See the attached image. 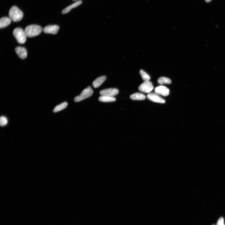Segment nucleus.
<instances>
[{"instance_id": "nucleus-19", "label": "nucleus", "mask_w": 225, "mask_h": 225, "mask_svg": "<svg viewBox=\"0 0 225 225\" xmlns=\"http://www.w3.org/2000/svg\"><path fill=\"white\" fill-rule=\"evenodd\" d=\"M8 122V119L6 117L2 116L0 118V125L1 126L6 125Z\"/></svg>"}, {"instance_id": "nucleus-3", "label": "nucleus", "mask_w": 225, "mask_h": 225, "mask_svg": "<svg viewBox=\"0 0 225 225\" xmlns=\"http://www.w3.org/2000/svg\"><path fill=\"white\" fill-rule=\"evenodd\" d=\"M13 34L19 43L23 44L26 42L27 37L25 31L21 28H16L13 31Z\"/></svg>"}, {"instance_id": "nucleus-9", "label": "nucleus", "mask_w": 225, "mask_h": 225, "mask_svg": "<svg viewBox=\"0 0 225 225\" xmlns=\"http://www.w3.org/2000/svg\"><path fill=\"white\" fill-rule=\"evenodd\" d=\"M60 27L58 26L49 25L45 27L43 29V31L46 33L55 35L58 32Z\"/></svg>"}, {"instance_id": "nucleus-5", "label": "nucleus", "mask_w": 225, "mask_h": 225, "mask_svg": "<svg viewBox=\"0 0 225 225\" xmlns=\"http://www.w3.org/2000/svg\"><path fill=\"white\" fill-rule=\"evenodd\" d=\"M154 88L152 84L149 81H144L139 86L138 89L142 92L149 93Z\"/></svg>"}, {"instance_id": "nucleus-15", "label": "nucleus", "mask_w": 225, "mask_h": 225, "mask_svg": "<svg viewBox=\"0 0 225 225\" xmlns=\"http://www.w3.org/2000/svg\"><path fill=\"white\" fill-rule=\"evenodd\" d=\"M99 101L104 102H112L116 101V99L114 97L101 96L99 99Z\"/></svg>"}, {"instance_id": "nucleus-18", "label": "nucleus", "mask_w": 225, "mask_h": 225, "mask_svg": "<svg viewBox=\"0 0 225 225\" xmlns=\"http://www.w3.org/2000/svg\"><path fill=\"white\" fill-rule=\"evenodd\" d=\"M140 73L141 77L144 81H150V76L144 70H141L140 71Z\"/></svg>"}, {"instance_id": "nucleus-17", "label": "nucleus", "mask_w": 225, "mask_h": 225, "mask_svg": "<svg viewBox=\"0 0 225 225\" xmlns=\"http://www.w3.org/2000/svg\"><path fill=\"white\" fill-rule=\"evenodd\" d=\"M67 103L65 102L57 105L54 109L53 112L55 113L59 112L65 109L67 106Z\"/></svg>"}, {"instance_id": "nucleus-6", "label": "nucleus", "mask_w": 225, "mask_h": 225, "mask_svg": "<svg viewBox=\"0 0 225 225\" xmlns=\"http://www.w3.org/2000/svg\"><path fill=\"white\" fill-rule=\"evenodd\" d=\"M119 92V90L117 89L110 88L101 90L100 92V94L104 96L114 97L117 95Z\"/></svg>"}, {"instance_id": "nucleus-20", "label": "nucleus", "mask_w": 225, "mask_h": 225, "mask_svg": "<svg viewBox=\"0 0 225 225\" xmlns=\"http://www.w3.org/2000/svg\"><path fill=\"white\" fill-rule=\"evenodd\" d=\"M216 225H225L224 224V219L223 217H221L219 219Z\"/></svg>"}, {"instance_id": "nucleus-10", "label": "nucleus", "mask_w": 225, "mask_h": 225, "mask_svg": "<svg viewBox=\"0 0 225 225\" xmlns=\"http://www.w3.org/2000/svg\"><path fill=\"white\" fill-rule=\"evenodd\" d=\"M15 51L18 56L21 59H24L26 58L27 51L25 48L18 47L16 48Z\"/></svg>"}, {"instance_id": "nucleus-12", "label": "nucleus", "mask_w": 225, "mask_h": 225, "mask_svg": "<svg viewBox=\"0 0 225 225\" xmlns=\"http://www.w3.org/2000/svg\"><path fill=\"white\" fill-rule=\"evenodd\" d=\"M106 79V77L105 76L99 77L93 81L92 83L93 87L95 88H98L101 86Z\"/></svg>"}, {"instance_id": "nucleus-8", "label": "nucleus", "mask_w": 225, "mask_h": 225, "mask_svg": "<svg viewBox=\"0 0 225 225\" xmlns=\"http://www.w3.org/2000/svg\"><path fill=\"white\" fill-rule=\"evenodd\" d=\"M155 93L163 96L167 97L170 94V90L165 86L161 85L156 87L155 90Z\"/></svg>"}, {"instance_id": "nucleus-4", "label": "nucleus", "mask_w": 225, "mask_h": 225, "mask_svg": "<svg viewBox=\"0 0 225 225\" xmlns=\"http://www.w3.org/2000/svg\"><path fill=\"white\" fill-rule=\"evenodd\" d=\"M93 90L90 87L83 90L80 94L75 97L74 101L75 102H79L91 96L93 94Z\"/></svg>"}, {"instance_id": "nucleus-2", "label": "nucleus", "mask_w": 225, "mask_h": 225, "mask_svg": "<svg viewBox=\"0 0 225 225\" xmlns=\"http://www.w3.org/2000/svg\"><path fill=\"white\" fill-rule=\"evenodd\" d=\"M9 17L14 22L21 21L23 16V12L16 6H12L9 11Z\"/></svg>"}, {"instance_id": "nucleus-11", "label": "nucleus", "mask_w": 225, "mask_h": 225, "mask_svg": "<svg viewBox=\"0 0 225 225\" xmlns=\"http://www.w3.org/2000/svg\"><path fill=\"white\" fill-rule=\"evenodd\" d=\"M82 1L80 0V1H77L72 4L70 5V6L67 7L62 11V13L65 14L68 13L71 11L72 9L80 6V4H82Z\"/></svg>"}, {"instance_id": "nucleus-13", "label": "nucleus", "mask_w": 225, "mask_h": 225, "mask_svg": "<svg viewBox=\"0 0 225 225\" xmlns=\"http://www.w3.org/2000/svg\"><path fill=\"white\" fill-rule=\"evenodd\" d=\"M11 20L9 17H3L0 20V28H5L10 25Z\"/></svg>"}, {"instance_id": "nucleus-7", "label": "nucleus", "mask_w": 225, "mask_h": 225, "mask_svg": "<svg viewBox=\"0 0 225 225\" xmlns=\"http://www.w3.org/2000/svg\"><path fill=\"white\" fill-rule=\"evenodd\" d=\"M147 97L148 99L153 102L161 104H164L165 102L164 99L156 93H149L147 95Z\"/></svg>"}, {"instance_id": "nucleus-14", "label": "nucleus", "mask_w": 225, "mask_h": 225, "mask_svg": "<svg viewBox=\"0 0 225 225\" xmlns=\"http://www.w3.org/2000/svg\"><path fill=\"white\" fill-rule=\"evenodd\" d=\"M146 98V96L141 93H136L132 94L130 96V98L133 100H143Z\"/></svg>"}, {"instance_id": "nucleus-1", "label": "nucleus", "mask_w": 225, "mask_h": 225, "mask_svg": "<svg viewBox=\"0 0 225 225\" xmlns=\"http://www.w3.org/2000/svg\"><path fill=\"white\" fill-rule=\"evenodd\" d=\"M42 31V28L40 26L31 25L26 27L25 31L27 37H32L39 35Z\"/></svg>"}, {"instance_id": "nucleus-16", "label": "nucleus", "mask_w": 225, "mask_h": 225, "mask_svg": "<svg viewBox=\"0 0 225 225\" xmlns=\"http://www.w3.org/2000/svg\"><path fill=\"white\" fill-rule=\"evenodd\" d=\"M158 82L161 85L165 84H170L171 83V81L170 79L166 77H161L158 79Z\"/></svg>"}, {"instance_id": "nucleus-23", "label": "nucleus", "mask_w": 225, "mask_h": 225, "mask_svg": "<svg viewBox=\"0 0 225 225\" xmlns=\"http://www.w3.org/2000/svg\"><path fill=\"white\" fill-rule=\"evenodd\" d=\"M212 225H215V224H213Z\"/></svg>"}, {"instance_id": "nucleus-21", "label": "nucleus", "mask_w": 225, "mask_h": 225, "mask_svg": "<svg viewBox=\"0 0 225 225\" xmlns=\"http://www.w3.org/2000/svg\"><path fill=\"white\" fill-rule=\"evenodd\" d=\"M212 1V0H205L206 2H207V3H209Z\"/></svg>"}, {"instance_id": "nucleus-22", "label": "nucleus", "mask_w": 225, "mask_h": 225, "mask_svg": "<svg viewBox=\"0 0 225 225\" xmlns=\"http://www.w3.org/2000/svg\"><path fill=\"white\" fill-rule=\"evenodd\" d=\"M73 1H77V0H73Z\"/></svg>"}]
</instances>
